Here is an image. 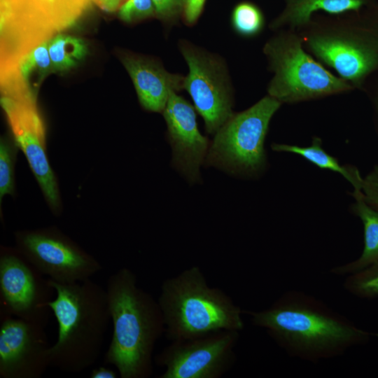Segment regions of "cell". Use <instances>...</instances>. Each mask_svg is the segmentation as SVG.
Listing matches in <instances>:
<instances>
[{"instance_id":"6da1fadb","label":"cell","mask_w":378,"mask_h":378,"mask_svg":"<svg viewBox=\"0 0 378 378\" xmlns=\"http://www.w3.org/2000/svg\"><path fill=\"white\" fill-rule=\"evenodd\" d=\"M244 312L289 356L310 362L341 356L377 335L358 328L321 300L298 290L286 292L267 309Z\"/></svg>"},{"instance_id":"7a4b0ae2","label":"cell","mask_w":378,"mask_h":378,"mask_svg":"<svg viewBox=\"0 0 378 378\" xmlns=\"http://www.w3.org/2000/svg\"><path fill=\"white\" fill-rule=\"evenodd\" d=\"M106 290L113 334L104 363L115 366L121 378L150 377L155 344L164 332L158 300L137 286L127 267L109 276Z\"/></svg>"},{"instance_id":"3957f363","label":"cell","mask_w":378,"mask_h":378,"mask_svg":"<svg viewBox=\"0 0 378 378\" xmlns=\"http://www.w3.org/2000/svg\"><path fill=\"white\" fill-rule=\"evenodd\" d=\"M49 281L56 295L48 305L58 324L50 366L82 372L97 361L102 349L111 320L106 290L91 279L70 284Z\"/></svg>"},{"instance_id":"277c9868","label":"cell","mask_w":378,"mask_h":378,"mask_svg":"<svg viewBox=\"0 0 378 378\" xmlns=\"http://www.w3.org/2000/svg\"><path fill=\"white\" fill-rule=\"evenodd\" d=\"M300 32L307 50L355 89L378 72V6L340 15L316 14Z\"/></svg>"},{"instance_id":"5b68a950","label":"cell","mask_w":378,"mask_h":378,"mask_svg":"<svg viewBox=\"0 0 378 378\" xmlns=\"http://www.w3.org/2000/svg\"><path fill=\"white\" fill-rule=\"evenodd\" d=\"M158 302L171 342L244 327V312L222 290L210 287L198 266L165 279Z\"/></svg>"},{"instance_id":"8992f818","label":"cell","mask_w":378,"mask_h":378,"mask_svg":"<svg viewBox=\"0 0 378 378\" xmlns=\"http://www.w3.org/2000/svg\"><path fill=\"white\" fill-rule=\"evenodd\" d=\"M263 53L273 73L267 94L281 104L314 100L354 90L309 54L298 31H276L264 45Z\"/></svg>"},{"instance_id":"52a82bcc","label":"cell","mask_w":378,"mask_h":378,"mask_svg":"<svg viewBox=\"0 0 378 378\" xmlns=\"http://www.w3.org/2000/svg\"><path fill=\"white\" fill-rule=\"evenodd\" d=\"M281 104L267 94L233 113L214 134L204 164L235 176L260 175L267 165L264 145L270 123Z\"/></svg>"},{"instance_id":"ba28073f","label":"cell","mask_w":378,"mask_h":378,"mask_svg":"<svg viewBox=\"0 0 378 378\" xmlns=\"http://www.w3.org/2000/svg\"><path fill=\"white\" fill-rule=\"evenodd\" d=\"M15 240L19 253L55 282L83 281L102 270L99 261L55 227L17 231Z\"/></svg>"},{"instance_id":"9c48e42d","label":"cell","mask_w":378,"mask_h":378,"mask_svg":"<svg viewBox=\"0 0 378 378\" xmlns=\"http://www.w3.org/2000/svg\"><path fill=\"white\" fill-rule=\"evenodd\" d=\"M43 276L16 248L1 247V312L46 327L52 312L48 302L56 292Z\"/></svg>"},{"instance_id":"30bf717a","label":"cell","mask_w":378,"mask_h":378,"mask_svg":"<svg viewBox=\"0 0 378 378\" xmlns=\"http://www.w3.org/2000/svg\"><path fill=\"white\" fill-rule=\"evenodd\" d=\"M239 331L223 330L172 341L155 357L159 378H219L234 365Z\"/></svg>"},{"instance_id":"8fae6325","label":"cell","mask_w":378,"mask_h":378,"mask_svg":"<svg viewBox=\"0 0 378 378\" xmlns=\"http://www.w3.org/2000/svg\"><path fill=\"white\" fill-rule=\"evenodd\" d=\"M180 50L188 67L183 89L203 118L206 132L215 134L234 113L225 66L220 59L187 42L181 43Z\"/></svg>"},{"instance_id":"7c38bea8","label":"cell","mask_w":378,"mask_h":378,"mask_svg":"<svg viewBox=\"0 0 378 378\" xmlns=\"http://www.w3.org/2000/svg\"><path fill=\"white\" fill-rule=\"evenodd\" d=\"M36 97L1 94L0 102L15 141L26 157L50 208L59 214L60 195L46 153V129Z\"/></svg>"},{"instance_id":"4fadbf2b","label":"cell","mask_w":378,"mask_h":378,"mask_svg":"<svg viewBox=\"0 0 378 378\" xmlns=\"http://www.w3.org/2000/svg\"><path fill=\"white\" fill-rule=\"evenodd\" d=\"M96 0H1L0 27L33 46L74 24Z\"/></svg>"},{"instance_id":"5bb4252c","label":"cell","mask_w":378,"mask_h":378,"mask_svg":"<svg viewBox=\"0 0 378 378\" xmlns=\"http://www.w3.org/2000/svg\"><path fill=\"white\" fill-rule=\"evenodd\" d=\"M45 328L1 312L0 377L40 378L50 366Z\"/></svg>"},{"instance_id":"9a60e30c","label":"cell","mask_w":378,"mask_h":378,"mask_svg":"<svg viewBox=\"0 0 378 378\" xmlns=\"http://www.w3.org/2000/svg\"><path fill=\"white\" fill-rule=\"evenodd\" d=\"M162 113L172 150V166L189 183L200 182V167L205 162L211 144L198 129L194 106L173 92Z\"/></svg>"},{"instance_id":"2e32d148","label":"cell","mask_w":378,"mask_h":378,"mask_svg":"<svg viewBox=\"0 0 378 378\" xmlns=\"http://www.w3.org/2000/svg\"><path fill=\"white\" fill-rule=\"evenodd\" d=\"M121 61L141 105L148 111L163 112L171 94L183 89L184 76L168 72L152 59L127 54Z\"/></svg>"},{"instance_id":"e0dca14e","label":"cell","mask_w":378,"mask_h":378,"mask_svg":"<svg viewBox=\"0 0 378 378\" xmlns=\"http://www.w3.org/2000/svg\"><path fill=\"white\" fill-rule=\"evenodd\" d=\"M378 6L377 0H285L282 11L271 22L273 31H299L316 14L340 15Z\"/></svg>"},{"instance_id":"ac0fdd59","label":"cell","mask_w":378,"mask_h":378,"mask_svg":"<svg viewBox=\"0 0 378 378\" xmlns=\"http://www.w3.org/2000/svg\"><path fill=\"white\" fill-rule=\"evenodd\" d=\"M48 41L31 50L19 61L12 72L1 77V94L37 96L38 89L43 80L55 73L48 52Z\"/></svg>"},{"instance_id":"d6986e66","label":"cell","mask_w":378,"mask_h":378,"mask_svg":"<svg viewBox=\"0 0 378 378\" xmlns=\"http://www.w3.org/2000/svg\"><path fill=\"white\" fill-rule=\"evenodd\" d=\"M351 195L356 201L351 211L363 225V250L356 260L331 269L330 272L337 275H349L378 262V210L365 202L361 190H354Z\"/></svg>"},{"instance_id":"ffe728a7","label":"cell","mask_w":378,"mask_h":378,"mask_svg":"<svg viewBox=\"0 0 378 378\" xmlns=\"http://www.w3.org/2000/svg\"><path fill=\"white\" fill-rule=\"evenodd\" d=\"M272 148L277 152H286L298 155L315 166L337 172L351 183L354 190H361L363 180L358 169L352 165H342L338 160L328 153L322 147V141L314 136L308 146H300L286 144H272Z\"/></svg>"},{"instance_id":"44dd1931","label":"cell","mask_w":378,"mask_h":378,"mask_svg":"<svg viewBox=\"0 0 378 378\" xmlns=\"http://www.w3.org/2000/svg\"><path fill=\"white\" fill-rule=\"evenodd\" d=\"M48 52L54 72H64L85 58L88 48L81 38L58 33L48 41Z\"/></svg>"},{"instance_id":"7402d4cb","label":"cell","mask_w":378,"mask_h":378,"mask_svg":"<svg viewBox=\"0 0 378 378\" xmlns=\"http://www.w3.org/2000/svg\"><path fill=\"white\" fill-rule=\"evenodd\" d=\"M231 24L237 34L251 38L258 35L263 30L265 19L262 10L256 4L245 1L234 8Z\"/></svg>"},{"instance_id":"603a6c76","label":"cell","mask_w":378,"mask_h":378,"mask_svg":"<svg viewBox=\"0 0 378 378\" xmlns=\"http://www.w3.org/2000/svg\"><path fill=\"white\" fill-rule=\"evenodd\" d=\"M18 146L14 139L2 137L0 141V200L15 192V162Z\"/></svg>"},{"instance_id":"cb8c5ba5","label":"cell","mask_w":378,"mask_h":378,"mask_svg":"<svg viewBox=\"0 0 378 378\" xmlns=\"http://www.w3.org/2000/svg\"><path fill=\"white\" fill-rule=\"evenodd\" d=\"M344 289L351 294L366 299L378 297V262L358 272L348 275Z\"/></svg>"},{"instance_id":"d4e9b609","label":"cell","mask_w":378,"mask_h":378,"mask_svg":"<svg viewBox=\"0 0 378 378\" xmlns=\"http://www.w3.org/2000/svg\"><path fill=\"white\" fill-rule=\"evenodd\" d=\"M155 13L152 0H126L120 7L119 18L127 22L143 19Z\"/></svg>"},{"instance_id":"484cf974","label":"cell","mask_w":378,"mask_h":378,"mask_svg":"<svg viewBox=\"0 0 378 378\" xmlns=\"http://www.w3.org/2000/svg\"><path fill=\"white\" fill-rule=\"evenodd\" d=\"M361 191L365 202L378 210V165L363 178Z\"/></svg>"},{"instance_id":"4316f807","label":"cell","mask_w":378,"mask_h":378,"mask_svg":"<svg viewBox=\"0 0 378 378\" xmlns=\"http://www.w3.org/2000/svg\"><path fill=\"white\" fill-rule=\"evenodd\" d=\"M155 13L164 20H172L183 11L184 0H152Z\"/></svg>"},{"instance_id":"83f0119b","label":"cell","mask_w":378,"mask_h":378,"mask_svg":"<svg viewBox=\"0 0 378 378\" xmlns=\"http://www.w3.org/2000/svg\"><path fill=\"white\" fill-rule=\"evenodd\" d=\"M206 0H184L183 15L188 24H194L204 8Z\"/></svg>"},{"instance_id":"f1b7e54d","label":"cell","mask_w":378,"mask_h":378,"mask_svg":"<svg viewBox=\"0 0 378 378\" xmlns=\"http://www.w3.org/2000/svg\"><path fill=\"white\" fill-rule=\"evenodd\" d=\"M91 378H116L117 373L114 370L101 366L94 369L91 374Z\"/></svg>"},{"instance_id":"f546056e","label":"cell","mask_w":378,"mask_h":378,"mask_svg":"<svg viewBox=\"0 0 378 378\" xmlns=\"http://www.w3.org/2000/svg\"><path fill=\"white\" fill-rule=\"evenodd\" d=\"M370 97L373 107L375 125L378 132V78L374 87L370 90Z\"/></svg>"}]
</instances>
